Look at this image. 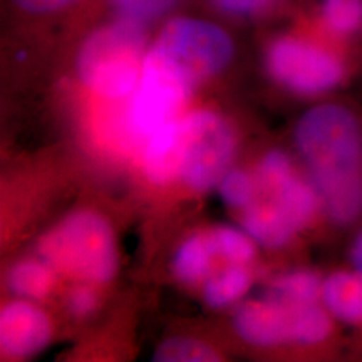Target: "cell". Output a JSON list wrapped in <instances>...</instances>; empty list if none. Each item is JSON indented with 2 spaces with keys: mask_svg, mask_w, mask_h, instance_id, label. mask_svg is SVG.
<instances>
[{
  "mask_svg": "<svg viewBox=\"0 0 362 362\" xmlns=\"http://www.w3.org/2000/svg\"><path fill=\"white\" fill-rule=\"evenodd\" d=\"M51 337L47 315L27 302H13L4 307L0 315V344L2 351L13 357H25L39 352Z\"/></svg>",
  "mask_w": 362,
  "mask_h": 362,
  "instance_id": "obj_9",
  "label": "cell"
},
{
  "mask_svg": "<svg viewBox=\"0 0 362 362\" xmlns=\"http://www.w3.org/2000/svg\"><path fill=\"white\" fill-rule=\"evenodd\" d=\"M67 304H69V309L72 314L86 315L96 307V297H94V293L90 292L89 288L81 287L71 292Z\"/></svg>",
  "mask_w": 362,
  "mask_h": 362,
  "instance_id": "obj_21",
  "label": "cell"
},
{
  "mask_svg": "<svg viewBox=\"0 0 362 362\" xmlns=\"http://www.w3.org/2000/svg\"><path fill=\"white\" fill-rule=\"evenodd\" d=\"M255 193L245 206L243 226L265 247H282L309 223L317 210L315 187L298 178L282 151H270L260 163Z\"/></svg>",
  "mask_w": 362,
  "mask_h": 362,
  "instance_id": "obj_3",
  "label": "cell"
},
{
  "mask_svg": "<svg viewBox=\"0 0 362 362\" xmlns=\"http://www.w3.org/2000/svg\"><path fill=\"white\" fill-rule=\"evenodd\" d=\"M218 359L211 347L193 339H170L155 352V361L158 362H208Z\"/></svg>",
  "mask_w": 362,
  "mask_h": 362,
  "instance_id": "obj_17",
  "label": "cell"
},
{
  "mask_svg": "<svg viewBox=\"0 0 362 362\" xmlns=\"http://www.w3.org/2000/svg\"><path fill=\"white\" fill-rule=\"evenodd\" d=\"M39 255L51 269L90 282H106L116 272L110 225L90 211L67 216L39 242Z\"/></svg>",
  "mask_w": 362,
  "mask_h": 362,
  "instance_id": "obj_6",
  "label": "cell"
},
{
  "mask_svg": "<svg viewBox=\"0 0 362 362\" xmlns=\"http://www.w3.org/2000/svg\"><path fill=\"white\" fill-rule=\"evenodd\" d=\"M220 192L223 200L235 208H245L255 193V183L243 171H230L220 180Z\"/></svg>",
  "mask_w": 362,
  "mask_h": 362,
  "instance_id": "obj_19",
  "label": "cell"
},
{
  "mask_svg": "<svg viewBox=\"0 0 362 362\" xmlns=\"http://www.w3.org/2000/svg\"><path fill=\"white\" fill-rule=\"evenodd\" d=\"M116 17H126L143 24L165 16L178 0H107Z\"/></svg>",
  "mask_w": 362,
  "mask_h": 362,
  "instance_id": "obj_18",
  "label": "cell"
},
{
  "mask_svg": "<svg viewBox=\"0 0 362 362\" xmlns=\"http://www.w3.org/2000/svg\"><path fill=\"white\" fill-rule=\"evenodd\" d=\"M267 69L272 78L293 93L322 94L344 79V64L336 54L314 40L284 35L267 51Z\"/></svg>",
  "mask_w": 362,
  "mask_h": 362,
  "instance_id": "obj_8",
  "label": "cell"
},
{
  "mask_svg": "<svg viewBox=\"0 0 362 362\" xmlns=\"http://www.w3.org/2000/svg\"><path fill=\"white\" fill-rule=\"evenodd\" d=\"M146 24L116 17L81 44L76 69L83 83L104 98H123L139 83L146 57Z\"/></svg>",
  "mask_w": 362,
  "mask_h": 362,
  "instance_id": "obj_5",
  "label": "cell"
},
{
  "mask_svg": "<svg viewBox=\"0 0 362 362\" xmlns=\"http://www.w3.org/2000/svg\"><path fill=\"white\" fill-rule=\"evenodd\" d=\"M248 285H250V274L242 267H233L206 284L205 300L211 307L228 305L247 292Z\"/></svg>",
  "mask_w": 362,
  "mask_h": 362,
  "instance_id": "obj_15",
  "label": "cell"
},
{
  "mask_svg": "<svg viewBox=\"0 0 362 362\" xmlns=\"http://www.w3.org/2000/svg\"><path fill=\"white\" fill-rule=\"evenodd\" d=\"M325 309L346 322H362V272H337L322 284Z\"/></svg>",
  "mask_w": 362,
  "mask_h": 362,
  "instance_id": "obj_10",
  "label": "cell"
},
{
  "mask_svg": "<svg viewBox=\"0 0 362 362\" xmlns=\"http://www.w3.org/2000/svg\"><path fill=\"white\" fill-rule=\"evenodd\" d=\"M296 144L330 218L347 223L362 210V133L346 107L320 104L298 121Z\"/></svg>",
  "mask_w": 362,
  "mask_h": 362,
  "instance_id": "obj_1",
  "label": "cell"
},
{
  "mask_svg": "<svg viewBox=\"0 0 362 362\" xmlns=\"http://www.w3.org/2000/svg\"><path fill=\"white\" fill-rule=\"evenodd\" d=\"M214 257L210 245H208L206 237L194 235L188 238L183 245L180 247L175 257V272L180 280L187 284H194L206 275L210 259Z\"/></svg>",
  "mask_w": 362,
  "mask_h": 362,
  "instance_id": "obj_12",
  "label": "cell"
},
{
  "mask_svg": "<svg viewBox=\"0 0 362 362\" xmlns=\"http://www.w3.org/2000/svg\"><path fill=\"white\" fill-rule=\"evenodd\" d=\"M233 151L232 128L215 112L197 111L171 119L148 139L144 171L155 183L181 180L202 192L223 178Z\"/></svg>",
  "mask_w": 362,
  "mask_h": 362,
  "instance_id": "obj_2",
  "label": "cell"
},
{
  "mask_svg": "<svg viewBox=\"0 0 362 362\" xmlns=\"http://www.w3.org/2000/svg\"><path fill=\"white\" fill-rule=\"evenodd\" d=\"M319 16L329 34L351 37L362 30V0H320Z\"/></svg>",
  "mask_w": 362,
  "mask_h": 362,
  "instance_id": "obj_11",
  "label": "cell"
},
{
  "mask_svg": "<svg viewBox=\"0 0 362 362\" xmlns=\"http://www.w3.org/2000/svg\"><path fill=\"white\" fill-rule=\"evenodd\" d=\"M322 284L312 272H292L282 275L272 285L270 293L285 300L300 302V304H315L320 298Z\"/></svg>",
  "mask_w": 362,
  "mask_h": 362,
  "instance_id": "obj_14",
  "label": "cell"
},
{
  "mask_svg": "<svg viewBox=\"0 0 362 362\" xmlns=\"http://www.w3.org/2000/svg\"><path fill=\"white\" fill-rule=\"evenodd\" d=\"M205 237L214 255H223L235 264H243L253 257V243L238 230L221 226L206 233Z\"/></svg>",
  "mask_w": 362,
  "mask_h": 362,
  "instance_id": "obj_16",
  "label": "cell"
},
{
  "mask_svg": "<svg viewBox=\"0 0 362 362\" xmlns=\"http://www.w3.org/2000/svg\"><path fill=\"white\" fill-rule=\"evenodd\" d=\"M235 329L243 341L255 346L284 342L317 344L330 332V320L315 304H300L269 293L248 302L235 315Z\"/></svg>",
  "mask_w": 362,
  "mask_h": 362,
  "instance_id": "obj_7",
  "label": "cell"
},
{
  "mask_svg": "<svg viewBox=\"0 0 362 362\" xmlns=\"http://www.w3.org/2000/svg\"><path fill=\"white\" fill-rule=\"evenodd\" d=\"M12 292L25 298H42L52 287V272L47 264L22 262L16 265L8 275Z\"/></svg>",
  "mask_w": 362,
  "mask_h": 362,
  "instance_id": "obj_13",
  "label": "cell"
},
{
  "mask_svg": "<svg viewBox=\"0 0 362 362\" xmlns=\"http://www.w3.org/2000/svg\"><path fill=\"white\" fill-rule=\"evenodd\" d=\"M352 262H354L356 270L362 272V232L356 240L354 248H352Z\"/></svg>",
  "mask_w": 362,
  "mask_h": 362,
  "instance_id": "obj_22",
  "label": "cell"
},
{
  "mask_svg": "<svg viewBox=\"0 0 362 362\" xmlns=\"http://www.w3.org/2000/svg\"><path fill=\"white\" fill-rule=\"evenodd\" d=\"M208 2L218 8L220 12L228 13V16L248 17L267 11L277 0H208Z\"/></svg>",
  "mask_w": 362,
  "mask_h": 362,
  "instance_id": "obj_20",
  "label": "cell"
},
{
  "mask_svg": "<svg viewBox=\"0 0 362 362\" xmlns=\"http://www.w3.org/2000/svg\"><path fill=\"white\" fill-rule=\"evenodd\" d=\"M233 54V40L223 27L197 17H176L161 27L149 45L146 62L192 94L197 86L223 71Z\"/></svg>",
  "mask_w": 362,
  "mask_h": 362,
  "instance_id": "obj_4",
  "label": "cell"
}]
</instances>
